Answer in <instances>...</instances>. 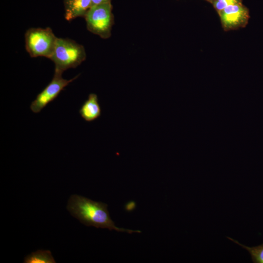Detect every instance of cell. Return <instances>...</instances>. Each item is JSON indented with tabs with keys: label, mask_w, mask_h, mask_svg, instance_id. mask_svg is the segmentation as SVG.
Returning a JSON list of instances; mask_svg holds the SVG:
<instances>
[{
	"label": "cell",
	"mask_w": 263,
	"mask_h": 263,
	"mask_svg": "<svg viewBox=\"0 0 263 263\" xmlns=\"http://www.w3.org/2000/svg\"><path fill=\"white\" fill-rule=\"evenodd\" d=\"M107 207L108 205L104 203L95 202L78 195H73L68 201L67 208L72 215L88 226L108 228L110 230L126 232L129 234L141 232L139 230L116 227L110 216Z\"/></svg>",
	"instance_id": "obj_1"
},
{
	"label": "cell",
	"mask_w": 263,
	"mask_h": 263,
	"mask_svg": "<svg viewBox=\"0 0 263 263\" xmlns=\"http://www.w3.org/2000/svg\"><path fill=\"white\" fill-rule=\"evenodd\" d=\"M86 58L83 45L69 38H57L50 59L55 64L54 74L62 75L64 71L79 66Z\"/></svg>",
	"instance_id": "obj_2"
},
{
	"label": "cell",
	"mask_w": 263,
	"mask_h": 263,
	"mask_svg": "<svg viewBox=\"0 0 263 263\" xmlns=\"http://www.w3.org/2000/svg\"><path fill=\"white\" fill-rule=\"evenodd\" d=\"M57 37L50 27L31 28L25 33V47L32 57H45L50 58Z\"/></svg>",
	"instance_id": "obj_3"
},
{
	"label": "cell",
	"mask_w": 263,
	"mask_h": 263,
	"mask_svg": "<svg viewBox=\"0 0 263 263\" xmlns=\"http://www.w3.org/2000/svg\"><path fill=\"white\" fill-rule=\"evenodd\" d=\"M84 18L90 32L104 39L110 37L113 24L111 2L92 6Z\"/></svg>",
	"instance_id": "obj_4"
},
{
	"label": "cell",
	"mask_w": 263,
	"mask_h": 263,
	"mask_svg": "<svg viewBox=\"0 0 263 263\" xmlns=\"http://www.w3.org/2000/svg\"><path fill=\"white\" fill-rule=\"evenodd\" d=\"M79 75L71 79H64L62 75L54 74V77L46 87L36 96L30 108L34 113H39L49 103L53 101L60 92L70 83L77 78Z\"/></svg>",
	"instance_id": "obj_5"
},
{
	"label": "cell",
	"mask_w": 263,
	"mask_h": 263,
	"mask_svg": "<svg viewBox=\"0 0 263 263\" xmlns=\"http://www.w3.org/2000/svg\"><path fill=\"white\" fill-rule=\"evenodd\" d=\"M222 27L225 30L244 27L249 19L248 9L242 2L230 5L218 13Z\"/></svg>",
	"instance_id": "obj_6"
},
{
	"label": "cell",
	"mask_w": 263,
	"mask_h": 263,
	"mask_svg": "<svg viewBox=\"0 0 263 263\" xmlns=\"http://www.w3.org/2000/svg\"><path fill=\"white\" fill-rule=\"evenodd\" d=\"M65 19L68 21L85 17L92 6L91 0H64Z\"/></svg>",
	"instance_id": "obj_7"
},
{
	"label": "cell",
	"mask_w": 263,
	"mask_h": 263,
	"mask_svg": "<svg viewBox=\"0 0 263 263\" xmlns=\"http://www.w3.org/2000/svg\"><path fill=\"white\" fill-rule=\"evenodd\" d=\"M79 113L87 122H92L98 118L101 114V109L96 94L91 93L88 99L81 106Z\"/></svg>",
	"instance_id": "obj_8"
},
{
	"label": "cell",
	"mask_w": 263,
	"mask_h": 263,
	"mask_svg": "<svg viewBox=\"0 0 263 263\" xmlns=\"http://www.w3.org/2000/svg\"><path fill=\"white\" fill-rule=\"evenodd\" d=\"M25 263H55L49 250H38L27 255L24 259Z\"/></svg>",
	"instance_id": "obj_9"
},
{
	"label": "cell",
	"mask_w": 263,
	"mask_h": 263,
	"mask_svg": "<svg viewBox=\"0 0 263 263\" xmlns=\"http://www.w3.org/2000/svg\"><path fill=\"white\" fill-rule=\"evenodd\" d=\"M227 238L247 250L251 255L253 263H263V244L256 246L250 247L241 244L238 241L230 237Z\"/></svg>",
	"instance_id": "obj_10"
},
{
	"label": "cell",
	"mask_w": 263,
	"mask_h": 263,
	"mask_svg": "<svg viewBox=\"0 0 263 263\" xmlns=\"http://www.w3.org/2000/svg\"><path fill=\"white\" fill-rule=\"evenodd\" d=\"M240 2L242 0H211L210 3L219 13L227 6Z\"/></svg>",
	"instance_id": "obj_11"
},
{
	"label": "cell",
	"mask_w": 263,
	"mask_h": 263,
	"mask_svg": "<svg viewBox=\"0 0 263 263\" xmlns=\"http://www.w3.org/2000/svg\"><path fill=\"white\" fill-rule=\"evenodd\" d=\"M92 6L97 5L99 4L111 2V0H91Z\"/></svg>",
	"instance_id": "obj_12"
},
{
	"label": "cell",
	"mask_w": 263,
	"mask_h": 263,
	"mask_svg": "<svg viewBox=\"0 0 263 263\" xmlns=\"http://www.w3.org/2000/svg\"><path fill=\"white\" fill-rule=\"evenodd\" d=\"M206 0V1H208V2H210L211 0Z\"/></svg>",
	"instance_id": "obj_13"
}]
</instances>
